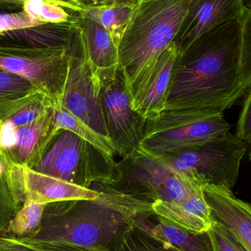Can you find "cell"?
Listing matches in <instances>:
<instances>
[{
  "instance_id": "1",
  "label": "cell",
  "mask_w": 251,
  "mask_h": 251,
  "mask_svg": "<svg viewBox=\"0 0 251 251\" xmlns=\"http://www.w3.org/2000/svg\"><path fill=\"white\" fill-rule=\"evenodd\" d=\"M251 9L199 37L174 63L165 110L231 108L251 89Z\"/></svg>"
},
{
  "instance_id": "2",
  "label": "cell",
  "mask_w": 251,
  "mask_h": 251,
  "mask_svg": "<svg viewBox=\"0 0 251 251\" xmlns=\"http://www.w3.org/2000/svg\"><path fill=\"white\" fill-rule=\"evenodd\" d=\"M101 184L97 199L46 205L41 228L32 239L114 251L137 217L153 215L152 203Z\"/></svg>"
},
{
  "instance_id": "3",
  "label": "cell",
  "mask_w": 251,
  "mask_h": 251,
  "mask_svg": "<svg viewBox=\"0 0 251 251\" xmlns=\"http://www.w3.org/2000/svg\"><path fill=\"white\" fill-rule=\"evenodd\" d=\"M193 0H138L118 46L119 65L134 79L175 39Z\"/></svg>"
},
{
  "instance_id": "4",
  "label": "cell",
  "mask_w": 251,
  "mask_h": 251,
  "mask_svg": "<svg viewBox=\"0 0 251 251\" xmlns=\"http://www.w3.org/2000/svg\"><path fill=\"white\" fill-rule=\"evenodd\" d=\"M230 128L221 110H165L146 121L139 149L152 155L175 153L223 135Z\"/></svg>"
},
{
  "instance_id": "5",
  "label": "cell",
  "mask_w": 251,
  "mask_h": 251,
  "mask_svg": "<svg viewBox=\"0 0 251 251\" xmlns=\"http://www.w3.org/2000/svg\"><path fill=\"white\" fill-rule=\"evenodd\" d=\"M247 151V143L228 131L181 151L159 155L145 153L201 185L216 184L231 189L237 184L242 160Z\"/></svg>"
},
{
  "instance_id": "6",
  "label": "cell",
  "mask_w": 251,
  "mask_h": 251,
  "mask_svg": "<svg viewBox=\"0 0 251 251\" xmlns=\"http://www.w3.org/2000/svg\"><path fill=\"white\" fill-rule=\"evenodd\" d=\"M110 187L139 200L180 202L203 186L183 173L177 172L137 149L116 162Z\"/></svg>"
},
{
  "instance_id": "7",
  "label": "cell",
  "mask_w": 251,
  "mask_h": 251,
  "mask_svg": "<svg viewBox=\"0 0 251 251\" xmlns=\"http://www.w3.org/2000/svg\"><path fill=\"white\" fill-rule=\"evenodd\" d=\"M100 98L108 137L115 153L128 157L139 148L146 120L133 110L126 77L121 66L99 75Z\"/></svg>"
},
{
  "instance_id": "8",
  "label": "cell",
  "mask_w": 251,
  "mask_h": 251,
  "mask_svg": "<svg viewBox=\"0 0 251 251\" xmlns=\"http://www.w3.org/2000/svg\"><path fill=\"white\" fill-rule=\"evenodd\" d=\"M100 89L98 74L88 63L82 47L81 52L72 57L68 66L63 105L96 132L109 139L100 104Z\"/></svg>"
},
{
  "instance_id": "9",
  "label": "cell",
  "mask_w": 251,
  "mask_h": 251,
  "mask_svg": "<svg viewBox=\"0 0 251 251\" xmlns=\"http://www.w3.org/2000/svg\"><path fill=\"white\" fill-rule=\"evenodd\" d=\"M176 57L172 41L134 79H126L131 107L146 121L165 110Z\"/></svg>"
},
{
  "instance_id": "10",
  "label": "cell",
  "mask_w": 251,
  "mask_h": 251,
  "mask_svg": "<svg viewBox=\"0 0 251 251\" xmlns=\"http://www.w3.org/2000/svg\"><path fill=\"white\" fill-rule=\"evenodd\" d=\"M244 0H193L174 39L177 54L212 28L243 14Z\"/></svg>"
},
{
  "instance_id": "11",
  "label": "cell",
  "mask_w": 251,
  "mask_h": 251,
  "mask_svg": "<svg viewBox=\"0 0 251 251\" xmlns=\"http://www.w3.org/2000/svg\"><path fill=\"white\" fill-rule=\"evenodd\" d=\"M203 196L214 220L226 227L248 251H251V209L229 187L204 184Z\"/></svg>"
},
{
  "instance_id": "12",
  "label": "cell",
  "mask_w": 251,
  "mask_h": 251,
  "mask_svg": "<svg viewBox=\"0 0 251 251\" xmlns=\"http://www.w3.org/2000/svg\"><path fill=\"white\" fill-rule=\"evenodd\" d=\"M22 192L25 201L41 204L73 200H92L100 192L25 168Z\"/></svg>"
},
{
  "instance_id": "13",
  "label": "cell",
  "mask_w": 251,
  "mask_h": 251,
  "mask_svg": "<svg viewBox=\"0 0 251 251\" xmlns=\"http://www.w3.org/2000/svg\"><path fill=\"white\" fill-rule=\"evenodd\" d=\"M153 214L176 226L195 234L212 229L215 220L203 196V187L180 202L158 200L152 203Z\"/></svg>"
},
{
  "instance_id": "14",
  "label": "cell",
  "mask_w": 251,
  "mask_h": 251,
  "mask_svg": "<svg viewBox=\"0 0 251 251\" xmlns=\"http://www.w3.org/2000/svg\"><path fill=\"white\" fill-rule=\"evenodd\" d=\"M83 50L97 74L114 70L119 66L118 47L109 32L84 11L77 16Z\"/></svg>"
},
{
  "instance_id": "15",
  "label": "cell",
  "mask_w": 251,
  "mask_h": 251,
  "mask_svg": "<svg viewBox=\"0 0 251 251\" xmlns=\"http://www.w3.org/2000/svg\"><path fill=\"white\" fill-rule=\"evenodd\" d=\"M134 225L179 251H215L209 232H190L154 214L139 215Z\"/></svg>"
},
{
  "instance_id": "16",
  "label": "cell",
  "mask_w": 251,
  "mask_h": 251,
  "mask_svg": "<svg viewBox=\"0 0 251 251\" xmlns=\"http://www.w3.org/2000/svg\"><path fill=\"white\" fill-rule=\"evenodd\" d=\"M138 0L85 6L84 13L106 29L116 46L131 20Z\"/></svg>"
},
{
  "instance_id": "17",
  "label": "cell",
  "mask_w": 251,
  "mask_h": 251,
  "mask_svg": "<svg viewBox=\"0 0 251 251\" xmlns=\"http://www.w3.org/2000/svg\"><path fill=\"white\" fill-rule=\"evenodd\" d=\"M46 204L25 200L14 215L7 229L0 236L18 239H32L41 228Z\"/></svg>"
},
{
  "instance_id": "18",
  "label": "cell",
  "mask_w": 251,
  "mask_h": 251,
  "mask_svg": "<svg viewBox=\"0 0 251 251\" xmlns=\"http://www.w3.org/2000/svg\"><path fill=\"white\" fill-rule=\"evenodd\" d=\"M64 129L76 134L103 153L113 156L115 151L109 139L96 132L67 110L57 111L55 117V131Z\"/></svg>"
},
{
  "instance_id": "19",
  "label": "cell",
  "mask_w": 251,
  "mask_h": 251,
  "mask_svg": "<svg viewBox=\"0 0 251 251\" xmlns=\"http://www.w3.org/2000/svg\"><path fill=\"white\" fill-rule=\"evenodd\" d=\"M3 251H113L106 248H85L59 242L34 239H18L0 236Z\"/></svg>"
},
{
  "instance_id": "20",
  "label": "cell",
  "mask_w": 251,
  "mask_h": 251,
  "mask_svg": "<svg viewBox=\"0 0 251 251\" xmlns=\"http://www.w3.org/2000/svg\"><path fill=\"white\" fill-rule=\"evenodd\" d=\"M114 251H179L134 225L124 234Z\"/></svg>"
},
{
  "instance_id": "21",
  "label": "cell",
  "mask_w": 251,
  "mask_h": 251,
  "mask_svg": "<svg viewBox=\"0 0 251 251\" xmlns=\"http://www.w3.org/2000/svg\"><path fill=\"white\" fill-rule=\"evenodd\" d=\"M23 10L41 23L66 22L73 16L61 6L47 0H28L24 3Z\"/></svg>"
},
{
  "instance_id": "22",
  "label": "cell",
  "mask_w": 251,
  "mask_h": 251,
  "mask_svg": "<svg viewBox=\"0 0 251 251\" xmlns=\"http://www.w3.org/2000/svg\"><path fill=\"white\" fill-rule=\"evenodd\" d=\"M45 121V116L41 114L32 123L16 130V156L19 162H25L32 153Z\"/></svg>"
},
{
  "instance_id": "23",
  "label": "cell",
  "mask_w": 251,
  "mask_h": 251,
  "mask_svg": "<svg viewBox=\"0 0 251 251\" xmlns=\"http://www.w3.org/2000/svg\"><path fill=\"white\" fill-rule=\"evenodd\" d=\"M32 85L21 76L0 70V100L22 97L32 89Z\"/></svg>"
},
{
  "instance_id": "24",
  "label": "cell",
  "mask_w": 251,
  "mask_h": 251,
  "mask_svg": "<svg viewBox=\"0 0 251 251\" xmlns=\"http://www.w3.org/2000/svg\"><path fill=\"white\" fill-rule=\"evenodd\" d=\"M210 232L218 251H248L226 227L215 220Z\"/></svg>"
},
{
  "instance_id": "25",
  "label": "cell",
  "mask_w": 251,
  "mask_h": 251,
  "mask_svg": "<svg viewBox=\"0 0 251 251\" xmlns=\"http://www.w3.org/2000/svg\"><path fill=\"white\" fill-rule=\"evenodd\" d=\"M41 24L44 23L35 20L24 10L0 15V32L29 27Z\"/></svg>"
},
{
  "instance_id": "26",
  "label": "cell",
  "mask_w": 251,
  "mask_h": 251,
  "mask_svg": "<svg viewBox=\"0 0 251 251\" xmlns=\"http://www.w3.org/2000/svg\"><path fill=\"white\" fill-rule=\"evenodd\" d=\"M243 108L237 122L236 136L248 145L251 142V89L245 94Z\"/></svg>"
},
{
  "instance_id": "27",
  "label": "cell",
  "mask_w": 251,
  "mask_h": 251,
  "mask_svg": "<svg viewBox=\"0 0 251 251\" xmlns=\"http://www.w3.org/2000/svg\"><path fill=\"white\" fill-rule=\"evenodd\" d=\"M21 206L13 197L0 193V234L6 231L10 221Z\"/></svg>"
},
{
  "instance_id": "28",
  "label": "cell",
  "mask_w": 251,
  "mask_h": 251,
  "mask_svg": "<svg viewBox=\"0 0 251 251\" xmlns=\"http://www.w3.org/2000/svg\"><path fill=\"white\" fill-rule=\"evenodd\" d=\"M42 107L38 104H31L15 113L9 121L15 126H22L29 125L42 114Z\"/></svg>"
},
{
  "instance_id": "29",
  "label": "cell",
  "mask_w": 251,
  "mask_h": 251,
  "mask_svg": "<svg viewBox=\"0 0 251 251\" xmlns=\"http://www.w3.org/2000/svg\"><path fill=\"white\" fill-rule=\"evenodd\" d=\"M16 144V131L15 126L10 121L1 126L0 128V145L2 147H13Z\"/></svg>"
},
{
  "instance_id": "30",
  "label": "cell",
  "mask_w": 251,
  "mask_h": 251,
  "mask_svg": "<svg viewBox=\"0 0 251 251\" xmlns=\"http://www.w3.org/2000/svg\"><path fill=\"white\" fill-rule=\"evenodd\" d=\"M47 1L69 9L72 13H80L85 10V5L83 2V0H47Z\"/></svg>"
},
{
  "instance_id": "31",
  "label": "cell",
  "mask_w": 251,
  "mask_h": 251,
  "mask_svg": "<svg viewBox=\"0 0 251 251\" xmlns=\"http://www.w3.org/2000/svg\"><path fill=\"white\" fill-rule=\"evenodd\" d=\"M23 4L22 3L0 1V15L22 11L23 10Z\"/></svg>"
},
{
  "instance_id": "32",
  "label": "cell",
  "mask_w": 251,
  "mask_h": 251,
  "mask_svg": "<svg viewBox=\"0 0 251 251\" xmlns=\"http://www.w3.org/2000/svg\"><path fill=\"white\" fill-rule=\"evenodd\" d=\"M128 1V0H83L84 5L92 6L97 4H109V3L116 2V1Z\"/></svg>"
},
{
  "instance_id": "33",
  "label": "cell",
  "mask_w": 251,
  "mask_h": 251,
  "mask_svg": "<svg viewBox=\"0 0 251 251\" xmlns=\"http://www.w3.org/2000/svg\"><path fill=\"white\" fill-rule=\"evenodd\" d=\"M0 1H7V2L22 3L24 4L28 0H0Z\"/></svg>"
},
{
  "instance_id": "34",
  "label": "cell",
  "mask_w": 251,
  "mask_h": 251,
  "mask_svg": "<svg viewBox=\"0 0 251 251\" xmlns=\"http://www.w3.org/2000/svg\"><path fill=\"white\" fill-rule=\"evenodd\" d=\"M209 235H210L211 238H212V242H213V246H214V251H218V249H217L216 246H215V241H214L213 237H212V234H211L210 231H209Z\"/></svg>"
},
{
  "instance_id": "35",
  "label": "cell",
  "mask_w": 251,
  "mask_h": 251,
  "mask_svg": "<svg viewBox=\"0 0 251 251\" xmlns=\"http://www.w3.org/2000/svg\"><path fill=\"white\" fill-rule=\"evenodd\" d=\"M251 0H244L245 4H246V7H249V8H251Z\"/></svg>"
},
{
  "instance_id": "36",
  "label": "cell",
  "mask_w": 251,
  "mask_h": 251,
  "mask_svg": "<svg viewBox=\"0 0 251 251\" xmlns=\"http://www.w3.org/2000/svg\"><path fill=\"white\" fill-rule=\"evenodd\" d=\"M0 174H1V165H0Z\"/></svg>"
},
{
  "instance_id": "37",
  "label": "cell",
  "mask_w": 251,
  "mask_h": 251,
  "mask_svg": "<svg viewBox=\"0 0 251 251\" xmlns=\"http://www.w3.org/2000/svg\"><path fill=\"white\" fill-rule=\"evenodd\" d=\"M0 251H1V249H0Z\"/></svg>"
}]
</instances>
